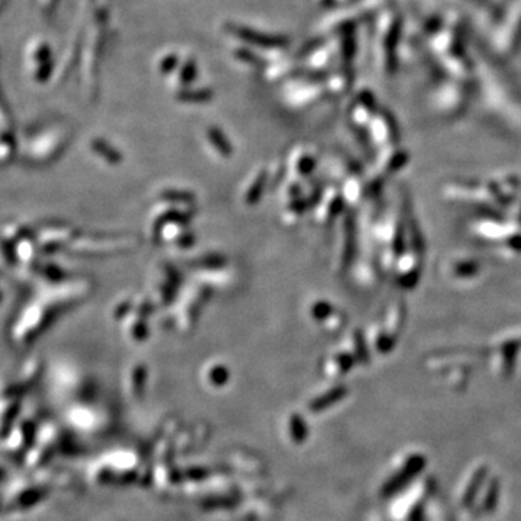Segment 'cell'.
<instances>
[{
  "instance_id": "3957f363",
  "label": "cell",
  "mask_w": 521,
  "mask_h": 521,
  "mask_svg": "<svg viewBox=\"0 0 521 521\" xmlns=\"http://www.w3.org/2000/svg\"><path fill=\"white\" fill-rule=\"evenodd\" d=\"M185 475H187L189 478H193V479H201L204 476H208V474L204 469H189L187 472H185Z\"/></svg>"
},
{
  "instance_id": "7a4b0ae2",
  "label": "cell",
  "mask_w": 521,
  "mask_h": 521,
  "mask_svg": "<svg viewBox=\"0 0 521 521\" xmlns=\"http://www.w3.org/2000/svg\"><path fill=\"white\" fill-rule=\"evenodd\" d=\"M291 435H293V439L297 443H302L306 439V435H307L306 424H304V421L299 416H293V420H291Z\"/></svg>"
},
{
  "instance_id": "6da1fadb",
  "label": "cell",
  "mask_w": 521,
  "mask_h": 521,
  "mask_svg": "<svg viewBox=\"0 0 521 521\" xmlns=\"http://www.w3.org/2000/svg\"><path fill=\"white\" fill-rule=\"evenodd\" d=\"M233 32L239 38L245 40L251 44H256L263 48H280L284 47L288 41L286 38H280V36H271L260 33L256 31H252L249 28H233Z\"/></svg>"
}]
</instances>
